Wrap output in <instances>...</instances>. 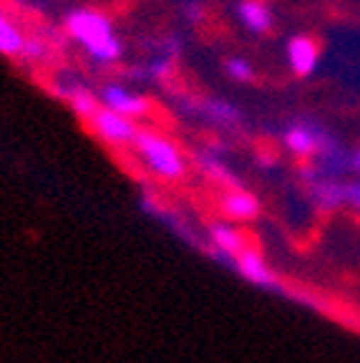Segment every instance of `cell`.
I'll use <instances>...</instances> for the list:
<instances>
[{"label": "cell", "mask_w": 360, "mask_h": 363, "mask_svg": "<svg viewBox=\"0 0 360 363\" xmlns=\"http://www.w3.org/2000/svg\"><path fill=\"white\" fill-rule=\"evenodd\" d=\"M66 28L68 35L79 40L86 53L99 63H113L124 53V45L118 40L111 21L99 11H91V8L71 11L66 18Z\"/></svg>", "instance_id": "cell-1"}, {"label": "cell", "mask_w": 360, "mask_h": 363, "mask_svg": "<svg viewBox=\"0 0 360 363\" xmlns=\"http://www.w3.org/2000/svg\"><path fill=\"white\" fill-rule=\"evenodd\" d=\"M136 152L141 154V162L159 177V179L176 182L184 177L186 164L181 157L179 147L174 142H169L167 136L154 134V131H141L136 139Z\"/></svg>", "instance_id": "cell-2"}, {"label": "cell", "mask_w": 360, "mask_h": 363, "mask_svg": "<svg viewBox=\"0 0 360 363\" xmlns=\"http://www.w3.org/2000/svg\"><path fill=\"white\" fill-rule=\"evenodd\" d=\"M89 124H91V129H94V134L99 136V139H103L106 144H111V147H129V144H136V139H139V134H141V129L134 121L121 116V113L111 111V108H106V106L99 108L89 119Z\"/></svg>", "instance_id": "cell-3"}, {"label": "cell", "mask_w": 360, "mask_h": 363, "mask_svg": "<svg viewBox=\"0 0 360 363\" xmlns=\"http://www.w3.org/2000/svg\"><path fill=\"white\" fill-rule=\"evenodd\" d=\"M99 101H101V106L111 108V111L121 113V116H126V119H144L149 111H152V106H149V101L144 96H139V94H131V91H126L124 86L118 84H108L101 89V94H99Z\"/></svg>", "instance_id": "cell-4"}, {"label": "cell", "mask_w": 360, "mask_h": 363, "mask_svg": "<svg viewBox=\"0 0 360 363\" xmlns=\"http://www.w3.org/2000/svg\"><path fill=\"white\" fill-rule=\"evenodd\" d=\"M235 270L242 275L247 283L259 285L265 290H280V278H277L272 267L265 262V257L259 255L254 247H244L240 255L235 257Z\"/></svg>", "instance_id": "cell-5"}, {"label": "cell", "mask_w": 360, "mask_h": 363, "mask_svg": "<svg viewBox=\"0 0 360 363\" xmlns=\"http://www.w3.org/2000/svg\"><path fill=\"white\" fill-rule=\"evenodd\" d=\"M209 240H212L214 250H217V257H222V260H235L247 247L242 233L230 222H214L209 227Z\"/></svg>", "instance_id": "cell-6"}, {"label": "cell", "mask_w": 360, "mask_h": 363, "mask_svg": "<svg viewBox=\"0 0 360 363\" xmlns=\"http://www.w3.org/2000/svg\"><path fill=\"white\" fill-rule=\"evenodd\" d=\"M317 43L310 35H295L287 45V58H290V68L298 76H310L317 66Z\"/></svg>", "instance_id": "cell-7"}, {"label": "cell", "mask_w": 360, "mask_h": 363, "mask_svg": "<svg viewBox=\"0 0 360 363\" xmlns=\"http://www.w3.org/2000/svg\"><path fill=\"white\" fill-rule=\"evenodd\" d=\"M325 131L315 129V126H308V124H295L285 131L282 136V142L295 157H315L317 147H320V139Z\"/></svg>", "instance_id": "cell-8"}, {"label": "cell", "mask_w": 360, "mask_h": 363, "mask_svg": "<svg viewBox=\"0 0 360 363\" xmlns=\"http://www.w3.org/2000/svg\"><path fill=\"white\" fill-rule=\"evenodd\" d=\"M259 199L252 192H244V189H230V192L222 197V212H225L230 220L235 222H249L259 215Z\"/></svg>", "instance_id": "cell-9"}, {"label": "cell", "mask_w": 360, "mask_h": 363, "mask_svg": "<svg viewBox=\"0 0 360 363\" xmlns=\"http://www.w3.org/2000/svg\"><path fill=\"white\" fill-rule=\"evenodd\" d=\"M310 197L320 210H335V207L345 204V184L335 179L310 182Z\"/></svg>", "instance_id": "cell-10"}, {"label": "cell", "mask_w": 360, "mask_h": 363, "mask_svg": "<svg viewBox=\"0 0 360 363\" xmlns=\"http://www.w3.org/2000/svg\"><path fill=\"white\" fill-rule=\"evenodd\" d=\"M237 13L252 33H267L272 28V11L259 0H242Z\"/></svg>", "instance_id": "cell-11"}, {"label": "cell", "mask_w": 360, "mask_h": 363, "mask_svg": "<svg viewBox=\"0 0 360 363\" xmlns=\"http://www.w3.org/2000/svg\"><path fill=\"white\" fill-rule=\"evenodd\" d=\"M23 43H26L23 30L18 28L16 23H13V18L0 8V53H3V56H21Z\"/></svg>", "instance_id": "cell-12"}, {"label": "cell", "mask_w": 360, "mask_h": 363, "mask_svg": "<svg viewBox=\"0 0 360 363\" xmlns=\"http://www.w3.org/2000/svg\"><path fill=\"white\" fill-rule=\"evenodd\" d=\"M204 113H207V119L217 121V124H225V126H235L242 121V113H240V108H235L232 104L227 101H217V99H212V101L204 104Z\"/></svg>", "instance_id": "cell-13"}, {"label": "cell", "mask_w": 360, "mask_h": 363, "mask_svg": "<svg viewBox=\"0 0 360 363\" xmlns=\"http://www.w3.org/2000/svg\"><path fill=\"white\" fill-rule=\"evenodd\" d=\"M68 101H71V108H74L81 119H86V121H89L91 116L101 108V101H99V99L86 89H71L68 91Z\"/></svg>", "instance_id": "cell-14"}, {"label": "cell", "mask_w": 360, "mask_h": 363, "mask_svg": "<svg viewBox=\"0 0 360 363\" xmlns=\"http://www.w3.org/2000/svg\"><path fill=\"white\" fill-rule=\"evenodd\" d=\"M197 162H199V164H202V169L207 172V177H212V179H217V182H225V184H230L232 189H237L235 177H232V172L227 169L225 164H222L220 159L207 157V154H199Z\"/></svg>", "instance_id": "cell-15"}, {"label": "cell", "mask_w": 360, "mask_h": 363, "mask_svg": "<svg viewBox=\"0 0 360 363\" xmlns=\"http://www.w3.org/2000/svg\"><path fill=\"white\" fill-rule=\"evenodd\" d=\"M225 68H227V74L232 76L235 81H252L254 79V71H252V66H249L244 58H237V56H232V58H227V63H225Z\"/></svg>", "instance_id": "cell-16"}, {"label": "cell", "mask_w": 360, "mask_h": 363, "mask_svg": "<svg viewBox=\"0 0 360 363\" xmlns=\"http://www.w3.org/2000/svg\"><path fill=\"white\" fill-rule=\"evenodd\" d=\"M21 56L28 58V61H40V58L48 56V45H45V40H40V38H26Z\"/></svg>", "instance_id": "cell-17"}, {"label": "cell", "mask_w": 360, "mask_h": 363, "mask_svg": "<svg viewBox=\"0 0 360 363\" xmlns=\"http://www.w3.org/2000/svg\"><path fill=\"white\" fill-rule=\"evenodd\" d=\"M345 204L360 210V182H348L345 184Z\"/></svg>", "instance_id": "cell-18"}, {"label": "cell", "mask_w": 360, "mask_h": 363, "mask_svg": "<svg viewBox=\"0 0 360 363\" xmlns=\"http://www.w3.org/2000/svg\"><path fill=\"white\" fill-rule=\"evenodd\" d=\"M169 71H171V58H159V61H154L152 68H149L152 79H164Z\"/></svg>", "instance_id": "cell-19"}, {"label": "cell", "mask_w": 360, "mask_h": 363, "mask_svg": "<svg viewBox=\"0 0 360 363\" xmlns=\"http://www.w3.org/2000/svg\"><path fill=\"white\" fill-rule=\"evenodd\" d=\"M186 16H189V21H191V23L202 21V8H197V6H189V8H186Z\"/></svg>", "instance_id": "cell-20"}, {"label": "cell", "mask_w": 360, "mask_h": 363, "mask_svg": "<svg viewBox=\"0 0 360 363\" xmlns=\"http://www.w3.org/2000/svg\"><path fill=\"white\" fill-rule=\"evenodd\" d=\"M353 172H358V174H360V149L353 154Z\"/></svg>", "instance_id": "cell-21"}]
</instances>
